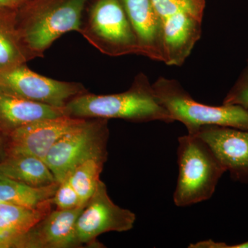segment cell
Returning <instances> with one entry per match:
<instances>
[{
    "mask_svg": "<svg viewBox=\"0 0 248 248\" xmlns=\"http://www.w3.org/2000/svg\"><path fill=\"white\" fill-rule=\"evenodd\" d=\"M66 115L81 119H122L133 122L153 121L173 123L167 110L155 96L146 75L140 73L130 89L111 94L86 93L71 99L65 107Z\"/></svg>",
    "mask_w": 248,
    "mask_h": 248,
    "instance_id": "cell-1",
    "label": "cell"
},
{
    "mask_svg": "<svg viewBox=\"0 0 248 248\" xmlns=\"http://www.w3.org/2000/svg\"><path fill=\"white\" fill-rule=\"evenodd\" d=\"M91 0H29L17 10L18 30L31 60L66 32H79Z\"/></svg>",
    "mask_w": 248,
    "mask_h": 248,
    "instance_id": "cell-2",
    "label": "cell"
},
{
    "mask_svg": "<svg viewBox=\"0 0 248 248\" xmlns=\"http://www.w3.org/2000/svg\"><path fill=\"white\" fill-rule=\"evenodd\" d=\"M179 176L173 195L177 207H187L210 200L226 172L208 143L196 135L178 139Z\"/></svg>",
    "mask_w": 248,
    "mask_h": 248,
    "instance_id": "cell-3",
    "label": "cell"
},
{
    "mask_svg": "<svg viewBox=\"0 0 248 248\" xmlns=\"http://www.w3.org/2000/svg\"><path fill=\"white\" fill-rule=\"evenodd\" d=\"M153 85L155 96L174 122L184 124L187 134L197 135L204 125L248 130V109L238 105L221 107L197 102L175 79L160 77Z\"/></svg>",
    "mask_w": 248,
    "mask_h": 248,
    "instance_id": "cell-4",
    "label": "cell"
},
{
    "mask_svg": "<svg viewBox=\"0 0 248 248\" xmlns=\"http://www.w3.org/2000/svg\"><path fill=\"white\" fill-rule=\"evenodd\" d=\"M86 12L79 32L93 46L110 57L141 55L121 0H92Z\"/></svg>",
    "mask_w": 248,
    "mask_h": 248,
    "instance_id": "cell-5",
    "label": "cell"
},
{
    "mask_svg": "<svg viewBox=\"0 0 248 248\" xmlns=\"http://www.w3.org/2000/svg\"><path fill=\"white\" fill-rule=\"evenodd\" d=\"M108 137V120L85 119L57 141L44 161L60 183L86 160L107 158Z\"/></svg>",
    "mask_w": 248,
    "mask_h": 248,
    "instance_id": "cell-6",
    "label": "cell"
},
{
    "mask_svg": "<svg viewBox=\"0 0 248 248\" xmlns=\"http://www.w3.org/2000/svg\"><path fill=\"white\" fill-rule=\"evenodd\" d=\"M0 89L29 100L63 108L73 98L87 93L81 84L59 81L31 71L27 63L0 71Z\"/></svg>",
    "mask_w": 248,
    "mask_h": 248,
    "instance_id": "cell-7",
    "label": "cell"
},
{
    "mask_svg": "<svg viewBox=\"0 0 248 248\" xmlns=\"http://www.w3.org/2000/svg\"><path fill=\"white\" fill-rule=\"evenodd\" d=\"M136 215L116 205L102 181L78 217L77 239L80 246L94 244L98 236L108 232H127L133 229Z\"/></svg>",
    "mask_w": 248,
    "mask_h": 248,
    "instance_id": "cell-8",
    "label": "cell"
},
{
    "mask_svg": "<svg viewBox=\"0 0 248 248\" xmlns=\"http://www.w3.org/2000/svg\"><path fill=\"white\" fill-rule=\"evenodd\" d=\"M85 119L68 115L36 121L7 134V155H30L45 160L54 145Z\"/></svg>",
    "mask_w": 248,
    "mask_h": 248,
    "instance_id": "cell-9",
    "label": "cell"
},
{
    "mask_svg": "<svg viewBox=\"0 0 248 248\" xmlns=\"http://www.w3.org/2000/svg\"><path fill=\"white\" fill-rule=\"evenodd\" d=\"M196 135L208 143L233 180L248 184V130L208 125Z\"/></svg>",
    "mask_w": 248,
    "mask_h": 248,
    "instance_id": "cell-10",
    "label": "cell"
},
{
    "mask_svg": "<svg viewBox=\"0 0 248 248\" xmlns=\"http://www.w3.org/2000/svg\"><path fill=\"white\" fill-rule=\"evenodd\" d=\"M84 206L50 212L38 223L18 237L11 248H71L79 247L76 223Z\"/></svg>",
    "mask_w": 248,
    "mask_h": 248,
    "instance_id": "cell-11",
    "label": "cell"
},
{
    "mask_svg": "<svg viewBox=\"0 0 248 248\" xmlns=\"http://www.w3.org/2000/svg\"><path fill=\"white\" fill-rule=\"evenodd\" d=\"M121 1L136 34L141 55L164 62V22L155 10L152 0Z\"/></svg>",
    "mask_w": 248,
    "mask_h": 248,
    "instance_id": "cell-12",
    "label": "cell"
},
{
    "mask_svg": "<svg viewBox=\"0 0 248 248\" xmlns=\"http://www.w3.org/2000/svg\"><path fill=\"white\" fill-rule=\"evenodd\" d=\"M164 63L182 66L202 35V19L191 15L177 14L163 21Z\"/></svg>",
    "mask_w": 248,
    "mask_h": 248,
    "instance_id": "cell-13",
    "label": "cell"
},
{
    "mask_svg": "<svg viewBox=\"0 0 248 248\" xmlns=\"http://www.w3.org/2000/svg\"><path fill=\"white\" fill-rule=\"evenodd\" d=\"M63 115H66L65 107L41 104L0 89V130L5 133L36 121Z\"/></svg>",
    "mask_w": 248,
    "mask_h": 248,
    "instance_id": "cell-14",
    "label": "cell"
},
{
    "mask_svg": "<svg viewBox=\"0 0 248 248\" xmlns=\"http://www.w3.org/2000/svg\"><path fill=\"white\" fill-rule=\"evenodd\" d=\"M53 205V199L37 207L0 204V248H11L18 237L52 211Z\"/></svg>",
    "mask_w": 248,
    "mask_h": 248,
    "instance_id": "cell-15",
    "label": "cell"
},
{
    "mask_svg": "<svg viewBox=\"0 0 248 248\" xmlns=\"http://www.w3.org/2000/svg\"><path fill=\"white\" fill-rule=\"evenodd\" d=\"M0 174L32 187L58 183L43 159L30 155H7L0 162Z\"/></svg>",
    "mask_w": 248,
    "mask_h": 248,
    "instance_id": "cell-16",
    "label": "cell"
},
{
    "mask_svg": "<svg viewBox=\"0 0 248 248\" xmlns=\"http://www.w3.org/2000/svg\"><path fill=\"white\" fill-rule=\"evenodd\" d=\"M30 60L18 30L17 10L0 9V71Z\"/></svg>",
    "mask_w": 248,
    "mask_h": 248,
    "instance_id": "cell-17",
    "label": "cell"
},
{
    "mask_svg": "<svg viewBox=\"0 0 248 248\" xmlns=\"http://www.w3.org/2000/svg\"><path fill=\"white\" fill-rule=\"evenodd\" d=\"M59 184L36 187L6 178L0 179V204L39 206L53 199Z\"/></svg>",
    "mask_w": 248,
    "mask_h": 248,
    "instance_id": "cell-18",
    "label": "cell"
},
{
    "mask_svg": "<svg viewBox=\"0 0 248 248\" xmlns=\"http://www.w3.org/2000/svg\"><path fill=\"white\" fill-rule=\"evenodd\" d=\"M107 158L94 157L77 166L68 178L79 196L80 205L85 206L99 184V177Z\"/></svg>",
    "mask_w": 248,
    "mask_h": 248,
    "instance_id": "cell-19",
    "label": "cell"
},
{
    "mask_svg": "<svg viewBox=\"0 0 248 248\" xmlns=\"http://www.w3.org/2000/svg\"><path fill=\"white\" fill-rule=\"evenodd\" d=\"M162 20L177 14L191 15L203 19L205 0H152Z\"/></svg>",
    "mask_w": 248,
    "mask_h": 248,
    "instance_id": "cell-20",
    "label": "cell"
},
{
    "mask_svg": "<svg viewBox=\"0 0 248 248\" xmlns=\"http://www.w3.org/2000/svg\"><path fill=\"white\" fill-rule=\"evenodd\" d=\"M53 203L58 210H71L81 206L79 196L68 177L59 184L53 197Z\"/></svg>",
    "mask_w": 248,
    "mask_h": 248,
    "instance_id": "cell-21",
    "label": "cell"
},
{
    "mask_svg": "<svg viewBox=\"0 0 248 248\" xmlns=\"http://www.w3.org/2000/svg\"><path fill=\"white\" fill-rule=\"evenodd\" d=\"M223 104L238 105L248 109V66L227 94Z\"/></svg>",
    "mask_w": 248,
    "mask_h": 248,
    "instance_id": "cell-22",
    "label": "cell"
},
{
    "mask_svg": "<svg viewBox=\"0 0 248 248\" xmlns=\"http://www.w3.org/2000/svg\"><path fill=\"white\" fill-rule=\"evenodd\" d=\"M29 0H0V9L18 10Z\"/></svg>",
    "mask_w": 248,
    "mask_h": 248,
    "instance_id": "cell-23",
    "label": "cell"
},
{
    "mask_svg": "<svg viewBox=\"0 0 248 248\" xmlns=\"http://www.w3.org/2000/svg\"><path fill=\"white\" fill-rule=\"evenodd\" d=\"M228 248H248V241L242 244L234 245V246H229Z\"/></svg>",
    "mask_w": 248,
    "mask_h": 248,
    "instance_id": "cell-24",
    "label": "cell"
},
{
    "mask_svg": "<svg viewBox=\"0 0 248 248\" xmlns=\"http://www.w3.org/2000/svg\"><path fill=\"white\" fill-rule=\"evenodd\" d=\"M5 179V178L3 177L0 174V179Z\"/></svg>",
    "mask_w": 248,
    "mask_h": 248,
    "instance_id": "cell-25",
    "label": "cell"
},
{
    "mask_svg": "<svg viewBox=\"0 0 248 248\" xmlns=\"http://www.w3.org/2000/svg\"></svg>",
    "mask_w": 248,
    "mask_h": 248,
    "instance_id": "cell-26",
    "label": "cell"
}]
</instances>
